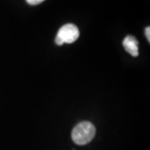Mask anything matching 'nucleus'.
Returning a JSON list of instances; mask_svg holds the SVG:
<instances>
[{"label": "nucleus", "instance_id": "obj_5", "mask_svg": "<svg viewBox=\"0 0 150 150\" xmlns=\"http://www.w3.org/2000/svg\"><path fill=\"white\" fill-rule=\"evenodd\" d=\"M145 36L147 38V39H148V41H149V43L150 42V28L149 27H147L145 28Z\"/></svg>", "mask_w": 150, "mask_h": 150}, {"label": "nucleus", "instance_id": "obj_4", "mask_svg": "<svg viewBox=\"0 0 150 150\" xmlns=\"http://www.w3.org/2000/svg\"><path fill=\"white\" fill-rule=\"evenodd\" d=\"M43 1L44 0H26V2L30 5H38L39 4L43 3Z\"/></svg>", "mask_w": 150, "mask_h": 150}, {"label": "nucleus", "instance_id": "obj_3", "mask_svg": "<svg viewBox=\"0 0 150 150\" xmlns=\"http://www.w3.org/2000/svg\"><path fill=\"white\" fill-rule=\"evenodd\" d=\"M123 45L124 49L134 57L139 55V42L137 38L132 35H128L123 39Z\"/></svg>", "mask_w": 150, "mask_h": 150}, {"label": "nucleus", "instance_id": "obj_1", "mask_svg": "<svg viewBox=\"0 0 150 150\" xmlns=\"http://www.w3.org/2000/svg\"><path fill=\"white\" fill-rule=\"evenodd\" d=\"M96 134L94 125L90 122L83 121L78 123L72 131V139L76 144L85 145L93 139Z\"/></svg>", "mask_w": 150, "mask_h": 150}, {"label": "nucleus", "instance_id": "obj_2", "mask_svg": "<svg viewBox=\"0 0 150 150\" xmlns=\"http://www.w3.org/2000/svg\"><path fill=\"white\" fill-rule=\"evenodd\" d=\"M79 37V30L78 27L73 23H68L60 28L55 38V43L59 46L63 45L64 43H73Z\"/></svg>", "mask_w": 150, "mask_h": 150}]
</instances>
